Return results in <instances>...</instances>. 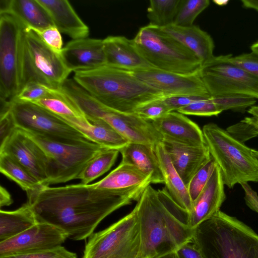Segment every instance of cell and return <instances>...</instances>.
Returning a JSON list of instances; mask_svg holds the SVG:
<instances>
[{
  "label": "cell",
  "mask_w": 258,
  "mask_h": 258,
  "mask_svg": "<svg viewBox=\"0 0 258 258\" xmlns=\"http://www.w3.org/2000/svg\"><path fill=\"white\" fill-rule=\"evenodd\" d=\"M145 188L115 190L82 183L49 186L27 193V203L38 222L53 225L66 232L68 238L78 241L88 238L115 210L138 201Z\"/></svg>",
  "instance_id": "obj_1"
},
{
  "label": "cell",
  "mask_w": 258,
  "mask_h": 258,
  "mask_svg": "<svg viewBox=\"0 0 258 258\" xmlns=\"http://www.w3.org/2000/svg\"><path fill=\"white\" fill-rule=\"evenodd\" d=\"M141 230L144 258H156L175 252L191 241L188 212L178 206L164 187L150 185L143 191L135 207Z\"/></svg>",
  "instance_id": "obj_2"
},
{
  "label": "cell",
  "mask_w": 258,
  "mask_h": 258,
  "mask_svg": "<svg viewBox=\"0 0 258 258\" xmlns=\"http://www.w3.org/2000/svg\"><path fill=\"white\" fill-rule=\"evenodd\" d=\"M73 79L100 103L122 113H133L146 103L166 97L131 72L107 65L75 72Z\"/></svg>",
  "instance_id": "obj_3"
},
{
  "label": "cell",
  "mask_w": 258,
  "mask_h": 258,
  "mask_svg": "<svg viewBox=\"0 0 258 258\" xmlns=\"http://www.w3.org/2000/svg\"><path fill=\"white\" fill-rule=\"evenodd\" d=\"M191 242L203 258H258V235L220 210L193 229Z\"/></svg>",
  "instance_id": "obj_4"
},
{
  "label": "cell",
  "mask_w": 258,
  "mask_h": 258,
  "mask_svg": "<svg viewBox=\"0 0 258 258\" xmlns=\"http://www.w3.org/2000/svg\"><path fill=\"white\" fill-rule=\"evenodd\" d=\"M202 131L224 185L232 188L237 183L258 182V159L252 149L215 123L205 124Z\"/></svg>",
  "instance_id": "obj_5"
},
{
  "label": "cell",
  "mask_w": 258,
  "mask_h": 258,
  "mask_svg": "<svg viewBox=\"0 0 258 258\" xmlns=\"http://www.w3.org/2000/svg\"><path fill=\"white\" fill-rule=\"evenodd\" d=\"M71 73L60 53L48 46L34 30L23 29L20 42V91L32 82L60 90Z\"/></svg>",
  "instance_id": "obj_6"
},
{
  "label": "cell",
  "mask_w": 258,
  "mask_h": 258,
  "mask_svg": "<svg viewBox=\"0 0 258 258\" xmlns=\"http://www.w3.org/2000/svg\"><path fill=\"white\" fill-rule=\"evenodd\" d=\"M141 55L153 67L190 75L199 72L202 63L190 50L150 24L139 29L133 39Z\"/></svg>",
  "instance_id": "obj_7"
},
{
  "label": "cell",
  "mask_w": 258,
  "mask_h": 258,
  "mask_svg": "<svg viewBox=\"0 0 258 258\" xmlns=\"http://www.w3.org/2000/svg\"><path fill=\"white\" fill-rule=\"evenodd\" d=\"M82 258H144L136 208L107 228L91 234Z\"/></svg>",
  "instance_id": "obj_8"
},
{
  "label": "cell",
  "mask_w": 258,
  "mask_h": 258,
  "mask_svg": "<svg viewBox=\"0 0 258 258\" xmlns=\"http://www.w3.org/2000/svg\"><path fill=\"white\" fill-rule=\"evenodd\" d=\"M20 130L36 142L46 154L50 166L49 185L77 179L86 165L107 149L95 143L66 144Z\"/></svg>",
  "instance_id": "obj_9"
},
{
  "label": "cell",
  "mask_w": 258,
  "mask_h": 258,
  "mask_svg": "<svg viewBox=\"0 0 258 258\" xmlns=\"http://www.w3.org/2000/svg\"><path fill=\"white\" fill-rule=\"evenodd\" d=\"M74 101L87 118L105 121L130 143L155 146L163 140V136L151 120L145 119L135 113H125L111 109L84 90L75 94Z\"/></svg>",
  "instance_id": "obj_10"
},
{
  "label": "cell",
  "mask_w": 258,
  "mask_h": 258,
  "mask_svg": "<svg viewBox=\"0 0 258 258\" xmlns=\"http://www.w3.org/2000/svg\"><path fill=\"white\" fill-rule=\"evenodd\" d=\"M10 112L17 128L70 144L94 143L57 115L31 102L13 100Z\"/></svg>",
  "instance_id": "obj_11"
},
{
  "label": "cell",
  "mask_w": 258,
  "mask_h": 258,
  "mask_svg": "<svg viewBox=\"0 0 258 258\" xmlns=\"http://www.w3.org/2000/svg\"><path fill=\"white\" fill-rule=\"evenodd\" d=\"M24 28L12 15L0 14L1 102H11L20 91V42Z\"/></svg>",
  "instance_id": "obj_12"
},
{
  "label": "cell",
  "mask_w": 258,
  "mask_h": 258,
  "mask_svg": "<svg viewBox=\"0 0 258 258\" xmlns=\"http://www.w3.org/2000/svg\"><path fill=\"white\" fill-rule=\"evenodd\" d=\"M199 74L212 97L242 95L258 99V78L223 61L222 55L203 64Z\"/></svg>",
  "instance_id": "obj_13"
},
{
  "label": "cell",
  "mask_w": 258,
  "mask_h": 258,
  "mask_svg": "<svg viewBox=\"0 0 258 258\" xmlns=\"http://www.w3.org/2000/svg\"><path fill=\"white\" fill-rule=\"evenodd\" d=\"M0 152L13 157L26 168L45 187L49 186L50 166L42 148L16 127L1 143Z\"/></svg>",
  "instance_id": "obj_14"
},
{
  "label": "cell",
  "mask_w": 258,
  "mask_h": 258,
  "mask_svg": "<svg viewBox=\"0 0 258 258\" xmlns=\"http://www.w3.org/2000/svg\"><path fill=\"white\" fill-rule=\"evenodd\" d=\"M67 234L47 223L38 222L25 231L0 242V257L44 251L61 246Z\"/></svg>",
  "instance_id": "obj_15"
},
{
  "label": "cell",
  "mask_w": 258,
  "mask_h": 258,
  "mask_svg": "<svg viewBox=\"0 0 258 258\" xmlns=\"http://www.w3.org/2000/svg\"><path fill=\"white\" fill-rule=\"evenodd\" d=\"M131 72L146 84L162 92L166 97L195 95L211 97L199 72L190 75L181 74L153 67Z\"/></svg>",
  "instance_id": "obj_16"
},
{
  "label": "cell",
  "mask_w": 258,
  "mask_h": 258,
  "mask_svg": "<svg viewBox=\"0 0 258 258\" xmlns=\"http://www.w3.org/2000/svg\"><path fill=\"white\" fill-rule=\"evenodd\" d=\"M60 55L71 72L90 70L106 64L103 39H72L62 48Z\"/></svg>",
  "instance_id": "obj_17"
},
{
  "label": "cell",
  "mask_w": 258,
  "mask_h": 258,
  "mask_svg": "<svg viewBox=\"0 0 258 258\" xmlns=\"http://www.w3.org/2000/svg\"><path fill=\"white\" fill-rule=\"evenodd\" d=\"M161 143L186 188L194 175L211 159L207 144L192 146L166 138Z\"/></svg>",
  "instance_id": "obj_18"
},
{
  "label": "cell",
  "mask_w": 258,
  "mask_h": 258,
  "mask_svg": "<svg viewBox=\"0 0 258 258\" xmlns=\"http://www.w3.org/2000/svg\"><path fill=\"white\" fill-rule=\"evenodd\" d=\"M226 199L224 183L220 169L216 164L206 185L192 203L188 213V225L193 229L220 210Z\"/></svg>",
  "instance_id": "obj_19"
},
{
  "label": "cell",
  "mask_w": 258,
  "mask_h": 258,
  "mask_svg": "<svg viewBox=\"0 0 258 258\" xmlns=\"http://www.w3.org/2000/svg\"><path fill=\"white\" fill-rule=\"evenodd\" d=\"M151 121L163 138L192 146L206 144L203 131L199 126L177 111H171Z\"/></svg>",
  "instance_id": "obj_20"
},
{
  "label": "cell",
  "mask_w": 258,
  "mask_h": 258,
  "mask_svg": "<svg viewBox=\"0 0 258 258\" xmlns=\"http://www.w3.org/2000/svg\"><path fill=\"white\" fill-rule=\"evenodd\" d=\"M103 43L107 66L130 72L152 67L139 53L133 39L108 36Z\"/></svg>",
  "instance_id": "obj_21"
},
{
  "label": "cell",
  "mask_w": 258,
  "mask_h": 258,
  "mask_svg": "<svg viewBox=\"0 0 258 258\" xmlns=\"http://www.w3.org/2000/svg\"><path fill=\"white\" fill-rule=\"evenodd\" d=\"M60 33L72 39L87 38L89 28L67 0H37Z\"/></svg>",
  "instance_id": "obj_22"
},
{
  "label": "cell",
  "mask_w": 258,
  "mask_h": 258,
  "mask_svg": "<svg viewBox=\"0 0 258 258\" xmlns=\"http://www.w3.org/2000/svg\"><path fill=\"white\" fill-rule=\"evenodd\" d=\"M158 28L192 52L202 65L215 56L213 54L215 46L212 38L199 26L193 25L183 27L172 24Z\"/></svg>",
  "instance_id": "obj_23"
},
{
  "label": "cell",
  "mask_w": 258,
  "mask_h": 258,
  "mask_svg": "<svg viewBox=\"0 0 258 258\" xmlns=\"http://www.w3.org/2000/svg\"><path fill=\"white\" fill-rule=\"evenodd\" d=\"M61 118L93 142L104 148L119 151L130 143L125 138L103 120L89 118L86 116Z\"/></svg>",
  "instance_id": "obj_24"
},
{
  "label": "cell",
  "mask_w": 258,
  "mask_h": 258,
  "mask_svg": "<svg viewBox=\"0 0 258 258\" xmlns=\"http://www.w3.org/2000/svg\"><path fill=\"white\" fill-rule=\"evenodd\" d=\"M10 14L25 28L41 31L54 26L48 14L37 0H1L0 14Z\"/></svg>",
  "instance_id": "obj_25"
},
{
  "label": "cell",
  "mask_w": 258,
  "mask_h": 258,
  "mask_svg": "<svg viewBox=\"0 0 258 258\" xmlns=\"http://www.w3.org/2000/svg\"><path fill=\"white\" fill-rule=\"evenodd\" d=\"M119 152L122 156L121 162L135 166L150 177L151 183H164V176L155 146L128 143Z\"/></svg>",
  "instance_id": "obj_26"
},
{
  "label": "cell",
  "mask_w": 258,
  "mask_h": 258,
  "mask_svg": "<svg viewBox=\"0 0 258 258\" xmlns=\"http://www.w3.org/2000/svg\"><path fill=\"white\" fill-rule=\"evenodd\" d=\"M150 183V177L135 166L121 162L107 176L92 185L101 189L127 190L138 187L146 188Z\"/></svg>",
  "instance_id": "obj_27"
},
{
  "label": "cell",
  "mask_w": 258,
  "mask_h": 258,
  "mask_svg": "<svg viewBox=\"0 0 258 258\" xmlns=\"http://www.w3.org/2000/svg\"><path fill=\"white\" fill-rule=\"evenodd\" d=\"M155 151L164 176L165 189L173 201L189 213L192 201L187 189L173 167L161 142L155 146Z\"/></svg>",
  "instance_id": "obj_28"
},
{
  "label": "cell",
  "mask_w": 258,
  "mask_h": 258,
  "mask_svg": "<svg viewBox=\"0 0 258 258\" xmlns=\"http://www.w3.org/2000/svg\"><path fill=\"white\" fill-rule=\"evenodd\" d=\"M38 223L36 215L27 202L14 211H0V242L13 237Z\"/></svg>",
  "instance_id": "obj_29"
},
{
  "label": "cell",
  "mask_w": 258,
  "mask_h": 258,
  "mask_svg": "<svg viewBox=\"0 0 258 258\" xmlns=\"http://www.w3.org/2000/svg\"><path fill=\"white\" fill-rule=\"evenodd\" d=\"M0 171L26 193L37 191L45 187L26 168L4 152H0Z\"/></svg>",
  "instance_id": "obj_30"
},
{
  "label": "cell",
  "mask_w": 258,
  "mask_h": 258,
  "mask_svg": "<svg viewBox=\"0 0 258 258\" xmlns=\"http://www.w3.org/2000/svg\"><path fill=\"white\" fill-rule=\"evenodd\" d=\"M181 0H150L147 18L151 25L164 27L173 23Z\"/></svg>",
  "instance_id": "obj_31"
},
{
  "label": "cell",
  "mask_w": 258,
  "mask_h": 258,
  "mask_svg": "<svg viewBox=\"0 0 258 258\" xmlns=\"http://www.w3.org/2000/svg\"><path fill=\"white\" fill-rule=\"evenodd\" d=\"M119 152L115 149H107L103 151L86 165L77 179L81 180L82 184H89L111 168Z\"/></svg>",
  "instance_id": "obj_32"
},
{
  "label": "cell",
  "mask_w": 258,
  "mask_h": 258,
  "mask_svg": "<svg viewBox=\"0 0 258 258\" xmlns=\"http://www.w3.org/2000/svg\"><path fill=\"white\" fill-rule=\"evenodd\" d=\"M36 104L61 118L83 117L85 114L61 90L56 95L44 98Z\"/></svg>",
  "instance_id": "obj_33"
},
{
  "label": "cell",
  "mask_w": 258,
  "mask_h": 258,
  "mask_svg": "<svg viewBox=\"0 0 258 258\" xmlns=\"http://www.w3.org/2000/svg\"><path fill=\"white\" fill-rule=\"evenodd\" d=\"M247 112L251 116L226 128L230 135L243 143L258 136V105L250 107ZM252 152L258 159V151L252 149Z\"/></svg>",
  "instance_id": "obj_34"
},
{
  "label": "cell",
  "mask_w": 258,
  "mask_h": 258,
  "mask_svg": "<svg viewBox=\"0 0 258 258\" xmlns=\"http://www.w3.org/2000/svg\"><path fill=\"white\" fill-rule=\"evenodd\" d=\"M210 3L209 0H181L173 24L183 27L193 25L197 17Z\"/></svg>",
  "instance_id": "obj_35"
},
{
  "label": "cell",
  "mask_w": 258,
  "mask_h": 258,
  "mask_svg": "<svg viewBox=\"0 0 258 258\" xmlns=\"http://www.w3.org/2000/svg\"><path fill=\"white\" fill-rule=\"evenodd\" d=\"M212 98L221 112L227 110L242 111L255 105L256 102V99L253 97L242 95L212 97Z\"/></svg>",
  "instance_id": "obj_36"
},
{
  "label": "cell",
  "mask_w": 258,
  "mask_h": 258,
  "mask_svg": "<svg viewBox=\"0 0 258 258\" xmlns=\"http://www.w3.org/2000/svg\"><path fill=\"white\" fill-rule=\"evenodd\" d=\"M60 90L49 88L38 83H29L21 90L13 100L34 103L39 100L55 96Z\"/></svg>",
  "instance_id": "obj_37"
},
{
  "label": "cell",
  "mask_w": 258,
  "mask_h": 258,
  "mask_svg": "<svg viewBox=\"0 0 258 258\" xmlns=\"http://www.w3.org/2000/svg\"><path fill=\"white\" fill-rule=\"evenodd\" d=\"M215 166L216 163L211 157V159L191 179L187 189L192 203L196 199L206 185Z\"/></svg>",
  "instance_id": "obj_38"
},
{
  "label": "cell",
  "mask_w": 258,
  "mask_h": 258,
  "mask_svg": "<svg viewBox=\"0 0 258 258\" xmlns=\"http://www.w3.org/2000/svg\"><path fill=\"white\" fill-rule=\"evenodd\" d=\"M222 59L258 78V55L252 52L235 56L231 54L222 55Z\"/></svg>",
  "instance_id": "obj_39"
},
{
  "label": "cell",
  "mask_w": 258,
  "mask_h": 258,
  "mask_svg": "<svg viewBox=\"0 0 258 258\" xmlns=\"http://www.w3.org/2000/svg\"><path fill=\"white\" fill-rule=\"evenodd\" d=\"M164 98L146 103L137 108L134 113L148 120L160 118L171 111L164 101Z\"/></svg>",
  "instance_id": "obj_40"
},
{
  "label": "cell",
  "mask_w": 258,
  "mask_h": 258,
  "mask_svg": "<svg viewBox=\"0 0 258 258\" xmlns=\"http://www.w3.org/2000/svg\"><path fill=\"white\" fill-rule=\"evenodd\" d=\"M177 111L184 115L202 116H217L222 112L213 102L212 97L194 102Z\"/></svg>",
  "instance_id": "obj_41"
},
{
  "label": "cell",
  "mask_w": 258,
  "mask_h": 258,
  "mask_svg": "<svg viewBox=\"0 0 258 258\" xmlns=\"http://www.w3.org/2000/svg\"><path fill=\"white\" fill-rule=\"evenodd\" d=\"M0 258H77V254L61 245L44 251L9 255L0 257Z\"/></svg>",
  "instance_id": "obj_42"
},
{
  "label": "cell",
  "mask_w": 258,
  "mask_h": 258,
  "mask_svg": "<svg viewBox=\"0 0 258 258\" xmlns=\"http://www.w3.org/2000/svg\"><path fill=\"white\" fill-rule=\"evenodd\" d=\"M44 43L54 51L60 53L62 39L60 31L54 26L41 31H35Z\"/></svg>",
  "instance_id": "obj_43"
},
{
  "label": "cell",
  "mask_w": 258,
  "mask_h": 258,
  "mask_svg": "<svg viewBox=\"0 0 258 258\" xmlns=\"http://www.w3.org/2000/svg\"><path fill=\"white\" fill-rule=\"evenodd\" d=\"M207 98H209L195 95H176L167 96L164 98V100L171 111H174L194 102Z\"/></svg>",
  "instance_id": "obj_44"
},
{
  "label": "cell",
  "mask_w": 258,
  "mask_h": 258,
  "mask_svg": "<svg viewBox=\"0 0 258 258\" xmlns=\"http://www.w3.org/2000/svg\"><path fill=\"white\" fill-rule=\"evenodd\" d=\"M0 126L1 143L11 135L16 127L9 109L1 111Z\"/></svg>",
  "instance_id": "obj_45"
},
{
  "label": "cell",
  "mask_w": 258,
  "mask_h": 258,
  "mask_svg": "<svg viewBox=\"0 0 258 258\" xmlns=\"http://www.w3.org/2000/svg\"><path fill=\"white\" fill-rule=\"evenodd\" d=\"M175 252L177 258H203L200 252L191 242L182 245Z\"/></svg>",
  "instance_id": "obj_46"
},
{
  "label": "cell",
  "mask_w": 258,
  "mask_h": 258,
  "mask_svg": "<svg viewBox=\"0 0 258 258\" xmlns=\"http://www.w3.org/2000/svg\"><path fill=\"white\" fill-rule=\"evenodd\" d=\"M13 203L11 196L8 190L1 186L0 187V206L2 208L4 206H10Z\"/></svg>",
  "instance_id": "obj_47"
},
{
  "label": "cell",
  "mask_w": 258,
  "mask_h": 258,
  "mask_svg": "<svg viewBox=\"0 0 258 258\" xmlns=\"http://www.w3.org/2000/svg\"><path fill=\"white\" fill-rule=\"evenodd\" d=\"M241 2L244 8L253 9L258 12V1L242 0Z\"/></svg>",
  "instance_id": "obj_48"
},
{
  "label": "cell",
  "mask_w": 258,
  "mask_h": 258,
  "mask_svg": "<svg viewBox=\"0 0 258 258\" xmlns=\"http://www.w3.org/2000/svg\"><path fill=\"white\" fill-rule=\"evenodd\" d=\"M251 52L258 55V40L250 46Z\"/></svg>",
  "instance_id": "obj_49"
},
{
  "label": "cell",
  "mask_w": 258,
  "mask_h": 258,
  "mask_svg": "<svg viewBox=\"0 0 258 258\" xmlns=\"http://www.w3.org/2000/svg\"><path fill=\"white\" fill-rule=\"evenodd\" d=\"M156 258H177L175 252L167 253Z\"/></svg>",
  "instance_id": "obj_50"
},
{
  "label": "cell",
  "mask_w": 258,
  "mask_h": 258,
  "mask_svg": "<svg viewBox=\"0 0 258 258\" xmlns=\"http://www.w3.org/2000/svg\"><path fill=\"white\" fill-rule=\"evenodd\" d=\"M216 4L220 6L226 5L228 2V1H213Z\"/></svg>",
  "instance_id": "obj_51"
}]
</instances>
